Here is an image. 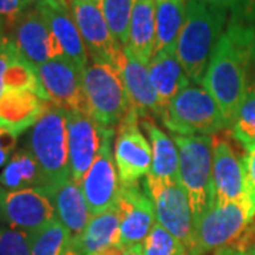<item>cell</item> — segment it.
<instances>
[{"instance_id": "2e32d148", "label": "cell", "mask_w": 255, "mask_h": 255, "mask_svg": "<svg viewBox=\"0 0 255 255\" xmlns=\"http://www.w3.org/2000/svg\"><path fill=\"white\" fill-rule=\"evenodd\" d=\"M70 174L81 184L100 150V127L87 112H65Z\"/></svg>"}, {"instance_id": "d4e9b609", "label": "cell", "mask_w": 255, "mask_h": 255, "mask_svg": "<svg viewBox=\"0 0 255 255\" xmlns=\"http://www.w3.org/2000/svg\"><path fill=\"white\" fill-rule=\"evenodd\" d=\"M152 146V167L146 177L157 180H180L179 176V149L173 139L156 127L152 119L142 122Z\"/></svg>"}, {"instance_id": "f6af8a7d", "label": "cell", "mask_w": 255, "mask_h": 255, "mask_svg": "<svg viewBox=\"0 0 255 255\" xmlns=\"http://www.w3.org/2000/svg\"><path fill=\"white\" fill-rule=\"evenodd\" d=\"M247 255H255V248L253 251H250V253H247Z\"/></svg>"}, {"instance_id": "4dcf8cb0", "label": "cell", "mask_w": 255, "mask_h": 255, "mask_svg": "<svg viewBox=\"0 0 255 255\" xmlns=\"http://www.w3.org/2000/svg\"><path fill=\"white\" fill-rule=\"evenodd\" d=\"M140 255H190L186 247L157 221L140 246Z\"/></svg>"}, {"instance_id": "cb8c5ba5", "label": "cell", "mask_w": 255, "mask_h": 255, "mask_svg": "<svg viewBox=\"0 0 255 255\" xmlns=\"http://www.w3.org/2000/svg\"><path fill=\"white\" fill-rule=\"evenodd\" d=\"M147 70L163 110L179 92L187 88L190 84L187 74L176 55V50L156 53L147 65Z\"/></svg>"}, {"instance_id": "4fadbf2b", "label": "cell", "mask_w": 255, "mask_h": 255, "mask_svg": "<svg viewBox=\"0 0 255 255\" xmlns=\"http://www.w3.org/2000/svg\"><path fill=\"white\" fill-rule=\"evenodd\" d=\"M36 68L50 104L65 112H87L82 71L75 64L67 58H55Z\"/></svg>"}, {"instance_id": "5b68a950", "label": "cell", "mask_w": 255, "mask_h": 255, "mask_svg": "<svg viewBox=\"0 0 255 255\" xmlns=\"http://www.w3.org/2000/svg\"><path fill=\"white\" fill-rule=\"evenodd\" d=\"M87 112L97 125L115 129L130 111L118 70L108 64H88L82 71Z\"/></svg>"}, {"instance_id": "8fae6325", "label": "cell", "mask_w": 255, "mask_h": 255, "mask_svg": "<svg viewBox=\"0 0 255 255\" xmlns=\"http://www.w3.org/2000/svg\"><path fill=\"white\" fill-rule=\"evenodd\" d=\"M70 9L92 63L117 68L124 47L111 33L98 0H71Z\"/></svg>"}, {"instance_id": "ba28073f", "label": "cell", "mask_w": 255, "mask_h": 255, "mask_svg": "<svg viewBox=\"0 0 255 255\" xmlns=\"http://www.w3.org/2000/svg\"><path fill=\"white\" fill-rule=\"evenodd\" d=\"M254 219L248 199L210 206L196 226V241L200 254L230 247Z\"/></svg>"}, {"instance_id": "52a82bcc", "label": "cell", "mask_w": 255, "mask_h": 255, "mask_svg": "<svg viewBox=\"0 0 255 255\" xmlns=\"http://www.w3.org/2000/svg\"><path fill=\"white\" fill-rule=\"evenodd\" d=\"M143 190L155 206L156 221L177 238L190 255H201L196 241V226L187 193L180 180L146 177Z\"/></svg>"}, {"instance_id": "7bdbcfd3", "label": "cell", "mask_w": 255, "mask_h": 255, "mask_svg": "<svg viewBox=\"0 0 255 255\" xmlns=\"http://www.w3.org/2000/svg\"><path fill=\"white\" fill-rule=\"evenodd\" d=\"M125 255H140V246L132 247V248H127Z\"/></svg>"}, {"instance_id": "ee69618b", "label": "cell", "mask_w": 255, "mask_h": 255, "mask_svg": "<svg viewBox=\"0 0 255 255\" xmlns=\"http://www.w3.org/2000/svg\"><path fill=\"white\" fill-rule=\"evenodd\" d=\"M63 255H80V254H78V253H77V251L74 250L73 247L70 246L68 248H67V250H65V251H64Z\"/></svg>"}, {"instance_id": "f1b7e54d", "label": "cell", "mask_w": 255, "mask_h": 255, "mask_svg": "<svg viewBox=\"0 0 255 255\" xmlns=\"http://www.w3.org/2000/svg\"><path fill=\"white\" fill-rule=\"evenodd\" d=\"M136 0H98L101 11L107 20L111 33L121 46L127 47L129 26Z\"/></svg>"}, {"instance_id": "9c48e42d", "label": "cell", "mask_w": 255, "mask_h": 255, "mask_svg": "<svg viewBox=\"0 0 255 255\" xmlns=\"http://www.w3.org/2000/svg\"><path fill=\"white\" fill-rule=\"evenodd\" d=\"M100 150L80 184L92 216L112 209L118 203L121 191L118 169L112 149L115 129L100 128Z\"/></svg>"}, {"instance_id": "7c38bea8", "label": "cell", "mask_w": 255, "mask_h": 255, "mask_svg": "<svg viewBox=\"0 0 255 255\" xmlns=\"http://www.w3.org/2000/svg\"><path fill=\"white\" fill-rule=\"evenodd\" d=\"M137 119L136 112L129 111L117 130L114 156L121 186L137 184L152 167V146L137 127Z\"/></svg>"}, {"instance_id": "836d02e7", "label": "cell", "mask_w": 255, "mask_h": 255, "mask_svg": "<svg viewBox=\"0 0 255 255\" xmlns=\"http://www.w3.org/2000/svg\"><path fill=\"white\" fill-rule=\"evenodd\" d=\"M31 0H0V18L7 27H13L20 16L30 9Z\"/></svg>"}, {"instance_id": "277c9868", "label": "cell", "mask_w": 255, "mask_h": 255, "mask_svg": "<svg viewBox=\"0 0 255 255\" xmlns=\"http://www.w3.org/2000/svg\"><path fill=\"white\" fill-rule=\"evenodd\" d=\"M163 125L179 136H211L228 127L216 100L201 87H187L164 107Z\"/></svg>"}, {"instance_id": "f546056e", "label": "cell", "mask_w": 255, "mask_h": 255, "mask_svg": "<svg viewBox=\"0 0 255 255\" xmlns=\"http://www.w3.org/2000/svg\"><path fill=\"white\" fill-rule=\"evenodd\" d=\"M230 127L246 152L255 147V88L248 90Z\"/></svg>"}, {"instance_id": "30bf717a", "label": "cell", "mask_w": 255, "mask_h": 255, "mask_svg": "<svg viewBox=\"0 0 255 255\" xmlns=\"http://www.w3.org/2000/svg\"><path fill=\"white\" fill-rule=\"evenodd\" d=\"M0 220L28 234L57 220L48 187L6 190L0 187Z\"/></svg>"}, {"instance_id": "d590c367", "label": "cell", "mask_w": 255, "mask_h": 255, "mask_svg": "<svg viewBox=\"0 0 255 255\" xmlns=\"http://www.w3.org/2000/svg\"><path fill=\"white\" fill-rule=\"evenodd\" d=\"M18 54H20L18 48L9 36V38L6 40V43L0 48V95L4 91V75H6V71H7L11 61Z\"/></svg>"}, {"instance_id": "d6a6232c", "label": "cell", "mask_w": 255, "mask_h": 255, "mask_svg": "<svg viewBox=\"0 0 255 255\" xmlns=\"http://www.w3.org/2000/svg\"><path fill=\"white\" fill-rule=\"evenodd\" d=\"M210 4L231 11V23L251 24L255 21V0H206Z\"/></svg>"}, {"instance_id": "8d00e7d4", "label": "cell", "mask_w": 255, "mask_h": 255, "mask_svg": "<svg viewBox=\"0 0 255 255\" xmlns=\"http://www.w3.org/2000/svg\"><path fill=\"white\" fill-rule=\"evenodd\" d=\"M16 145H17V135L0 128V169L4 167L10 160V157L14 155Z\"/></svg>"}, {"instance_id": "60d3db41", "label": "cell", "mask_w": 255, "mask_h": 255, "mask_svg": "<svg viewBox=\"0 0 255 255\" xmlns=\"http://www.w3.org/2000/svg\"><path fill=\"white\" fill-rule=\"evenodd\" d=\"M9 38V34H7V26H6V23L0 18V48L1 46L6 43V40Z\"/></svg>"}, {"instance_id": "1f68e13d", "label": "cell", "mask_w": 255, "mask_h": 255, "mask_svg": "<svg viewBox=\"0 0 255 255\" xmlns=\"http://www.w3.org/2000/svg\"><path fill=\"white\" fill-rule=\"evenodd\" d=\"M0 255H30V234L7 226L0 227Z\"/></svg>"}, {"instance_id": "3957f363", "label": "cell", "mask_w": 255, "mask_h": 255, "mask_svg": "<svg viewBox=\"0 0 255 255\" xmlns=\"http://www.w3.org/2000/svg\"><path fill=\"white\" fill-rule=\"evenodd\" d=\"M27 150L34 156L48 187H57L71 179L65 111L47 102L28 135Z\"/></svg>"}, {"instance_id": "44dd1931", "label": "cell", "mask_w": 255, "mask_h": 255, "mask_svg": "<svg viewBox=\"0 0 255 255\" xmlns=\"http://www.w3.org/2000/svg\"><path fill=\"white\" fill-rule=\"evenodd\" d=\"M48 189L53 199L57 220L70 231L71 240L81 236L92 217L81 186L70 179L57 187Z\"/></svg>"}, {"instance_id": "484cf974", "label": "cell", "mask_w": 255, "mask_h": 255, "mask_svg": "<svg viewBox=\"0 0 255 255\" xmlns=\"http://www.w3.org/2000/svg\"><path fill=\"white\" fill-rule=\"evenodd\" d=\"M0 187L6 190H23L48 187L41 167L27 149L17 150L0 173Z\"/></svg>"}, {"instance_id": "ac0fdd59", "label": "cell", "mask_w": 255, "mask_h": 255, "mask_svg": "<svg viewBox=\"0 0 255 255\" xmlns=\"http://www.w3.org/2000/svg\"><path fill=\"white\" fill-rule=\"evenodd\" d=\"M117 70L128 94L130 111L136 112L139 118L153 114L160 119L163 107L152 84L147 67L136 60L127 48H124Z\"/></svg>"}, {"instance_id": "d6986e66", "label": "cell", "mask_w": 255, "mask_h": 255, "mask_svg": "<svg viewBox=\"0 0 255 255\" xmlns=\"http://www.w3.org/2000/svg\"><path fill=\"white\" fill-rule=\"evenodd\" d=\"M46 104L36 92L4 90L0 95V128L18 136L36 125Z\"/></svg>"}, {"instance_id": "ffe728a7", "label": "cell", "mask_w": 255, "mask_h": 255, "mask_svg": "<svg viewBox=\"0 0 255 255\" xmlns=\"http://www.w3.org/2000/svg\"><path fill=\"white\" fill-rule=\"evenodd\" d=\"M36 6L47 20L63 50L64 57L84 71L88 65V53L71 11L63 7H54L44 0H37Z\"/></svg>"}, {"instance_id": "4316f807", "label": "cell", "mask_w": 255, "mask_h": 255, "mask_svg": "<svg viewBox=\"0 0 255 255\" xmlns=\"http://www.w3.org/2000/svg\"><path fill=\"white\" fill-rule=\"evenodd\" d=\"M156 1V53L176 50L180 36L187 0H155Z\"/></svg>"}, {"instance_id": "74e56055", "label": "cell", "mask_w": 255, "mask_h": 255, "mask_svg": "<svg viewBox=\"0 0 255 255\" xmlns=\"http://www.w3.org/2000/svg\"><path fill=\"white\" fill-rule=\"evenodd\" d=\"M248 26V60H250V68L253 67L255 70V21Z\"/></svg>"}, {"instance_id": "9a60e30c", "label": "cell", "mask_w": 255, "mask_h": 255, "mask_svg": "<svg viewBox=\"0 0 255 255\" xmlns=\"http://www.w3.org/2000/svg\"><path fill=\"white\" fill-rule=\"evenodd\" d=\"M117 204L121 211L119 246L124 248L142 246L156 224L152 199L137 184L121 186Z\"/></svg>"}, {"instance_id": "ab89813d", "label": "cell", "mask_w": 255, "mask_h": 255, "mask_svg": "<svg viewBox=\"0 0 255 255\" xmlns=\"http://www.w3.org/2000/svg\"><path fill=\"white\" fill-rule=\"evenodd\" d=\"M46 3L54 6V7H63V9H68L71 7V0H44Z\"/></svg>"}, {"instance_id": "6da1fadb", "label": "cell", "mask_w": 255, "mask_h": 255, "mask_svg": "<svg viewBox=\"0 0 255 255\" xmlns=\"http://www.w3.org/2000/svg\"><path fill=\"white\" fill-rule=\"evenodd\" d=\"M248 26L228 24L210 58L201 82L203 88L216 100L228 127L248 92Z\"/></svg>"}, {"instance_id": "e0dca14e", "label": "cell", "mask_w": 255, "mask_h": 255, "mask_svg": "<svg viewBox=\"0 0 255 255\" xmlns=\"http://www.w3.org/2000/svg\"><path fill=\"white\" fill-rule=\"evenodd\" d=\"M247 199L246 170L226 140L214 142L211 172V204L223 206Z\"/></svg>"}, {"instance_id": "603a6c76", "label": "cell", "mask_w": 255, "mask_h": 255, "mask_svg": "<svg viewBox=\"0 0 255 255\" xmlns=\"http://www.w3.org/2000/svg\"><path fill=\"white\" fill-rule=\"evenodd\" d=\"M125 48L146 67L153 58L156 48L155 0H136Z\"/></svg>"}, {"instance_id": "7402d4cb", "label": "cell", "mask_w": 255, "mask_h": 255, "mask_svg": "<svg viewBox=\"0 0 255 255\" xmlns=\"http://www.w3.org/2000/svg\"><path fill=\"white\" fill-rule=\"evenodd\" d=\"M121 211L118 204L92 216L81 236L71 240V247L80 255H98L111 247L119 246Z\"/></svg>"}, {"instance_id": "b9f144b4", "label": "cell", "mask_w": 255, "mask_h": 255, "mask_svg": "<svg viewBox=\"0 0 255 255\" xmlns=\"http://www.w3.org/2000/svg\"><path fill=\"white\" fill-rule=\"evenodd\" d=\"M216 255H247L244 253H238V251H233V250H228V248H223L216 251Z\"/></svg>"}, {"instance_id": "8992f818", "label": "cell", "mask_w": 255, "mask_h": 255, "mask_svg": "<svg viewBox=\"0 0 255 255\" xmlns=\"http://www.w3.org/2000/svg\"><path fill=\"white\" fill-rule=\"evenodd\" d=\"M179 149V176L190 201L194 226L211 204V172L213 149L211 136H179L174 135Z\"/></svg>"}, {"instance_id": "5bb4252c", "label": "cell", "mask_w": 255, "mask_h": 255, "mask_svg": "<svg viewBox=\"0 0 255 255\" xmlns=\"http://www.w3.org/2000/svg\"><path fill=\"white\" fill-rule=\"evenodd\" d=\"M10 38L20 54L34 67L55 58H65L43 13L37 9L26 10L13 26Z\"/></svg>"}, {"instance_id": "7a4b0ae2", "label": "cell", "mask_w": 255, "mask_h": 255, "mask_svg": "<svg viewBox=\"0 0 255 255\" xmlns=\"http://www.w3.org/2000/svg\"><path fill=\"white\" fill-rule=\"evenodd\" d=\"M226 23L227 10L213 6L206 0H187L176 55L191 82L201 85L213 51L224 34Z\"/></svg>"}, {"instance_id": "f35d334b", "label": "cell", "mask_w": 255, "mask_h": 255, "mask_svg": "<svg viewBox=\"0 0 255 255\" xmlns=\"http://www.w3.org/2000/svg\"><path fill=\"white\" fill-rule=\"evenodd\" d=\"M125 251H127V248H124V247L114 246L98 255H125Z\"/></svg>"}, {"instance_id": "e575fe53", "label": "cell", "mask_w": 255, "mask_h": 255, "mask_svg": "<svg viewBox=\"0 0 255 255\" xmlns=\"http://www.w3.org/2000/svg\"><path fill=\"white\" fill-rule=\"evenodd\" d=\"M243 164H244V170H246L247 199L250 201L251 211L255 216V147L246 152Z\"/></svg>"}, {"instance_id": "83f0119b", "label": "cell", "mask_w": 255, "mask_h": 255, "mask_svg": "<svg viewBox=\"0 0 255 255\" xmlns=\"http://www.w3.org/2000/svg\"><path fill=\"white\" fill-rule=\"evenodd\" d=\"M71 246V234L54 220L30 234V255H63Z\"/></svg>"}]
</instances>
